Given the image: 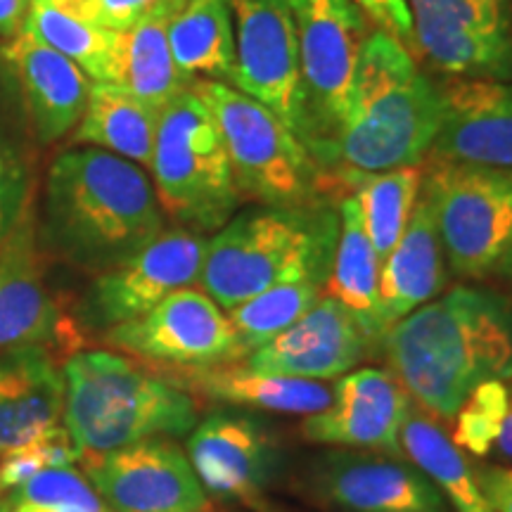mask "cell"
<instances>
[{
    "label": "cell",
    "mask_w": 512,
    "mask_h": 512,
    "mask_svg": "<svg viewBox=\"0 0 512 512\" xmlns=\"http://www.w3.org/2000/svg\"><path fill=\"white\" fill-rule=\"evenodd\" d=\"M380 344L415 406L448 422L479 384L512 377V304L453 287L387 328Z\"/></svg>",
    "instance_id": "cell-1"
},
{
    "label": "cell",
    "mask_w": 512,
    "mask_h": 512,
    "mask_svg": "<svg viewBox=\"0 0 512 512\" xmlns=\"http://www.w3.org/2000/svg\"><path fill=\"white\" fill-rule=\"evenodd\" d=\"M166 228L152 178L98 147H67L50 162L38 240L48 256L105 273Z\"/></svg>",
    "instance_id": "cell-2"
},
{
    "label": "cell",
    "mask_w": 512,
    "mask_h": 512,
    "mask_svg": "<svg viewBox=\"0 0 512 512\" xmlns=\"http://www.w3.org/2000/svg\"><path fill=\"white\" fill-rule=\"evenodd\" d=\"M444 95L399 38L375 29L363 43L337 133V162L358 174L420 166L437 140Z\"/></svg>",
    "instance_id": "cell-3"
},
{
    "label": "cell",
    "mask_w": 512,
    "mask_h": 512,
    "mask_svg": "<svg viewBox=\"0 0 512 512\" xmlns=\"http://www.w3.org/2000/svg\"><path fill=\"white\" fill-rule=\"evenodd\" d=\"M64 373V427L81 460L152 437H183L197 425L192 396L143 361L76 351Z\"/></svg>",
    "instance_id": "cell-4"
},
{
    "label": "cell",
    "mask_w": 512,
    "mask_h": 512,
    "mask_svg": "<svg viewBox=\"0 0 512 512\" xmlns=\"http://www.w3.org/2000/svg\"><path fill=\"white\" fill-rule=\"evenodd\" d=\"M339 214L328 204L264 207L235 214L209 238L200 273L202 292L230 311L287 280L328 283Z\"/></svg>",
    "instance_id": "cell-5"
},
{
    "label": "cell",
    "mask_w": 512,
    "mask_h": 512,
    "mask_svg": "<svg viewBox=\"0 0 512 512\" xmlns=\"http://www.w3.org/2000/svg\"><path fill=\"white\" fill-rule=\"evenodd\" d=\"M150 171L164 214L192 233H216L245 202L219 124L192 86L159 114Z\"/></svg>",
    "instance_id": "cell-6"
},
{
    "label": "cell",
    "mask_w": 512,
    "mask_h": 512,
    "mask_svg": "<svg viewBox=\"0 0 512 512\" xmlns=\"http://www.w3.org/2000/svg\"><path fill=\"white\" fill-rule=\"evenodd\" d=\"M219 124L240 195L264 207H309L325 190L323 166L268 107L221 81H192Z\"/></svg>",
    "instance_id": "cell-7"
},
{
    "label": "cell",
    "mask_w": 512,
    "mask_h": 512,
    "mask_svg": "<svg viewBox=\"0 0 512 512\" xmlns=\"http://www.w3.org/2000/svg\"><path fill=\"white\" fill-rule=\"evenodd\" d=\"M422 185L451 271L470 280L496 273L512 242V171L432 157Z\"/></svg>",
    "instance_id": "cell-8"
},
{
    "label": "cell",
    "mask_w": 512,
    "mask_h": 512,
    "mask_svg": "<svg viewBox=\"0 0 512 512\" xmlns=\"http://www.w3.org/2000/svg\"><path fill=\"white\" fill-rule=\"evenodd\" d=\"M299 64L313 126V157L335 164L356 60L370 36L368 19L354 0H290Z\"/></svg>",
    "instance_id": "cell-9"
},
{
    "label": "cell",
    "mask_w": 512,
    "mask_h": 512,
    "mask_svg": "<svg viewBox=\"0 0 512 512\" xmlns=\"http://www.w3.org/2000/svg\"><path fill=\"white\" fill-rule=\"evenodd\" d=\"M230 12L235 27L233 86L268 107L313 155L290 0H230Z\"/></svg>",
    "instance_id": "cell-10"
},
{
    "label": "cell",
    "mask_w": 512,
    "mask_h": 512,
    "mask_svg": "<svg viewBox=\"0 0 512 512\" xmlns=\"http://www.w3.org/2000/svg\"><path fill=\"white\" fill-rule=\"evenodd\" d=\"M102 339L159 368H211L245 361L226 311L195 287L171 292L140 318L102 332Z\"/></svg>",
    "instance_id": "cell-11"
},
{
    "label": "cell",
    "mask_w": 512,
    "mask_h": 512,
    "mask_svg": "<svg viewBox=\"0 0 512 512\" xmlns=\"http://www.w3.org/2000/svg\"><path fill=\"white\" fill-rule=\"evenodd\" d=\"M207 245V235L164 228L126 261L95 275L79 306L81 323L105 332L155 309L171 292L195 285Z\"/></svg>",
    "instance_id": "cell-12"
},
{
    "label": "cell",
    "mask_w": 512,
    "mask_h": 512,
    "mask_svg": "<svg viewBox=\"0 0 512 512\" xmlns=\"http://www.w3.org/2000/svg\"><path fill=\"white\" fill-rule=\"evenodd\" d=\"M415 50L456 79L512 76L508 0H406Z\"/></svg>",
    "instance_id": "cell-13"
},
{
    "label": "cell",
    "mask_w": 512,
    "mask_h": 512,
    "mask_svg": "<svg viewBox=\"0 0 512 512\" xmlns=\"http://www.w3.org/2000/svg\"><path fill=\"white\" fill-rule=\"evenodd\" d=\"M83 475L112 512H207L209 498L188 453L169 437H152L86 458Z\"/></svg>",
    "instance_id": "cell-14"
},
{
    "label": "cell",
    "mask_w": 512,
    "mask_h": 512,
    "mask_svg": "<svg viewBox=\"0 0 512 512\" xmlns=\"http://www.w3.org/2000/svg\"><path fill=\"white\" fill-rule=\"evenodd\" d=\"M48 254L38 240L34 202L17 228L0 242V349H57L79 342L76 323L50 292Z\"/></svg>",
    "instance_id": "cell-15"
},
{
    "label": "cell",
    "mask_w": 512,
    "mask_h": 512,
    "mask_svg": "<svg viewBox=\"0 0 512 512\" xmlns=\"http://www.w3.org/2000/svg\"><path fill=\"white\" fill-rule=\"evenodd\" d=\"M185 453L204 494L247 508L264 505L280 458L264 422L233 411L211 413L197 422Z\"/></svg>",
    "instance_id": "cell-16"
},
{
    "label": "cell",
    "mask_w": 512,
    "mask_h": 512,
    "mask_svg": "<svg viewBox=\"0 0 512 512\" xmlns=\"http://www.w3.org/2000/svg\"><path fill=\"white\" fill-rule=\"evenodd\" d=\"M332 403L306 415L302 437L311 444L373 448L403 458L399 432L411 408V396L401 382L380 368H361L332 384Z\"/></svg>",
    "instance_id": "cell-17"
},
{
    "label": "cell",
    "mask_w": 512,
    "mask_h": 512,
    "mask_svg": "<svg viewBox=\"0 0 512 512\" xmlns=\"http://www.w3.org/2000/svg\"><path fill=\"white\" fill-rule=\"evenodd\" d=\"M370 339L356 318L323 294L302 318L245 358L247 368L264 375L335 380L366 356Z\"/></svg>",
    "instance_id": "cell-18"
},
{
    "label": "cell",
    "mask_w": 512,
    "mask_h": 512,
    "mask_svg": "<svg viewBox=\"0 0 512 512\" xmlns=\"http://www.w3.org/2000/svg\"><path fill=\"white\" fill-rule=\"evenodd\" d=\"M318 491L344 512H446V498L418 467L387 453L335 451L318 465Z\"/></svg>",
    "instance_id": "cell-19"
},
{
    "label": "cell",
    "mask_w": 512,
    "mask_h": 512,
    "mask_svg": "<svg viewBox=\"0 0 512 512\" xmlns=\"http://www.w3.org/2000/svg\"><path fill=\"white\" fill-rule=\"evenodd\" d=\"M441 95L444 110L432 157L512 171V83L456 79Z\"/></svg>",
    "instance_id": "cell-20"
},
{
    "label": "cell",
    "mask_w": 512,
    "mask_h": 512,
    "mask_svg": "<svg viewBox=\"0 0 512 512\" xmlns=\"http://www.w3.org/2000/svg\"><path fill=\"white\" fill-rule=\"evenodd\" d=\"M27 107L31 131L43 145L72 136L93 81L76 64L24 29L3 48Z\"/></svg>",
    "instance_id": "cell-21"
},
{
    "label": "cell",
    "mask_w": 512,
    "mask_h": 512,
    "mask_svg": "<svg viewBox=\"0 0 512 512\" xmlns=\"http://www.w3.org/2000/svg\"><path fill=\"white\" fill-rule=\"evenodd\" d=\"M64 373L46 347L0 356V456L46 439L64 425Z\"/></svg>",
    "instance_id": "cell-22"
},
{
    "label": "cell",
    "mask_w": 512,
    "mask_h": 512,
    "mask_svg": "<svg viewBox=\"0 0 512 512\" xmlns=\"http://www.w3.org/2000/svg\"><path fill=\"white\" fill-rule=\"evenodd\" d=\"M152 368L190 396L268 413L313 415L328 408L335 394L328 382L256 373L245 361L211 368Z\"/></svg>",
    "instance_id": "cell-23"
},
{
    "label": "cell",
    "mask_w": 512,
    "mask_h": 512,
    "mask_svg": "<svg viewBox=\"0 0 512 512\" xmlns=\"http://www.w3.org/2000/svg\"><path fill=\"white\" fill-rule=\"evenodd\" d=\"M446 287V256L425 185L406 230L380 266V306L387 328L432 302Z\"/></svg>",
    "instance_id": "cell-24"
},
{
    "label": "cell",
    "mask_w": 512,
    "mask_h": 512,
    "mask_svg": "<svg viewBox=\"0 0 512 512\" xmlns=\"http://www.w3.org/2000/svg\"><path fill=\"white\" fill-rule=\"evenodd\" d=\"M339 233L323 294L335 299L361 325L370 342H380L387 325L380 306V256L370 242L354 195L339 202Z\"/></svg>",
    "instance_id": "cell-25"
},
{
    "label": "cell",
    "mask_w": 512,
    "mask_h": 512,
    "mask_svg": "<svg viewBox=\"0 0 512 512\" xmlns=\"http://www.w3.org/2000/svg\"><path fill=\"white\" fill-rule=\"evenodd\" d=\"M159 114L117 83H93L69 147H98L150 171Z\"/></svg>",
    "instance_id": "cell-26"
},
{
    "label": "cell",
    "mask_w": 512,
    "mask_h": 512,
    "mask_svg": "<svg viewBox=\"0 0 512 512\" xmlns=\"http://www.w3.org/2000/svg\"><path fill=\"white\" fill-rule=\"evenodd\" d=\"M169 46L185 79L233 86L235 27L230 0H185L169 22Z\"/></svg>",
    "instance_id": "cell-27"
},
{
    "label": "cell",
    "mask_w": 512,
    "mask_h": 512,
    "mask_svg": "<svg viewBox=\"0 0 512 512\" xmlns=\"http://www.w3.org/2000/svg\"><path fill=\"white\" fill-rule=\"evenodd\" d=\"M185 0H171L124 31V67L117 86L162 112L192 83L178 72L169 46V22Z\"/></svg>",
    "instance_id": "cell-28"
},
{
    "label": "cell",
    "mask_w": 512,
    "mask_h": 512,
    "mask_svg": "<svg viewBox=\"0 0 512 512\" xmlns=\"http://www.w3.org/2000/svg\"><path fill=\"white\" fill-rule=\"evenodd\" d=\"M401 451L458 512H494L486 505L475 479V467L448 434L422 413L415 403L408 408L399 432Z\"/></svg>",
    "instance_id": "cell-29"
},
{
    "label": "cell",
    "mask_w": 512,
    "mask_h": 512,
    "mask_svg": "<svg viewBox=\"0 0 512 512\" xmlns=\"http://www.w3.org/2000/svg\"><path fill=\"white\" fill-rule=\"evenodd\" d=\"M24 29L69 57L93 83H119L124 67V31H110L53 8L48 0H31Z\"/></svg>",
    "instance_id": "cell-30"
},
{
    "label": "cell",
    "mask_w": 512,
    "mask_h": 512,
    "mask_svg": "<svg viewBox=\"0 0 512 512\" xmlns=\"http://www.w3.org/2000/svg\"><path fill=\"white\" fill-rule=\"evenodd\" d=\"M342 183L349 185L361 211L363 226L377 256L384 261L406 230L422 188L420 166L382 171V174H358L344 171Z\"/></svg>",
    "instance_id": "cell-31"
},
{
    "label": "cell",
    "mask_w": 512,
    "mask_h": 512,
    "mask_svg": "<svg viewBox=\"0 0 512 512\" xmlns=\"http://www.w3.org/2000/svg\"><path fill=\"white\" fill-rule=\"evenodd\" d=\"M323 290L325 280L318 278L287 280L226 311L245 358L302 318L323 297Z\"/></svg>",
    "instance_id": "cell-32"
},
{
    "label": "cell",
    "mask_w": 512,
    "mask_h": 512,
    "mask_svg": "<svg viewBox=\"0 0 512 512\" xmlns=\"http://www.w3.org/2000/svg\"><path fill=\"white\" fill-rule=\"evenodd\" d=\"M510 392L503 380L482 382L458 408L453 422V441L472 456H489L501 434L508 413Z\"/></svg>",
    "instance_id": "cell-33"
},
{
    "label": "cell",
    "mask_w": 512,
    "mask_h": 512,
    "mask_svg": "<svg viewBox=\"0 0 512 512\" xmlns=\"http://www.w3.org/2000/svg\"><path fill=\"white\" fill-rule=\"evenodd\" d=\"M76 460H81V451L69 437L67 427L62 425L50 437L3 456L0 489H15V486L38 475V472L50 470V467H72Z\"/></svg>",
    "instance_id": "cell-34"
},
{
    "label": "cell",
    "mask_w": 512,
    "mask_h": 512,
    "mask_svg": "<svg viewBox=\"0 0 512 512\" xmlns=\"http://www.w3.org/2000/svg\"><path fill=\"white\" fill-rule=\"evenodd\" d=\"M31 174L24 159L0 136V242H3L31 207Z\"/></svg>",
    "instance_id": "cell-35"
},
{
    "label": "cell",
    "mask_w": 512,
    "mask_h": 512,
    "mask_svg": "<svg viewBox=\"0 0 512 512\" xmlns=\"http://www.w3.org/2000/svg\"><path fill=\"white\" fill-rule=\"evenodd\" d=\"M57 10L110 31H128L171 0H48Z\"/></svg>",
    "instance_id": "cell-36"
},
{
    "label": "cell",
    "mask_w": 512,
    "mask_h": 512,
    "mask_svg": "<svg viewBox=\"0 0 512 512\" xmlns=\"http://www.w3.org/2000/svg\"><path fill=\"white\" fill-rule=\"evenodd\" d=\"M358 10L366 15L370 24L377 29L387 31L394 38L406 46L408 50H415V36H413V19L408 12L406 0H354Z\"/></svg>",
    "instance_id": "cell-37"
},
{
    "label": "cell",
    "mask_w": 512,
    "mask_h": 512,
    "mask_svg": "<svg viewBox=\"0 0 512 512\" xmlns=\"http://www.w3.org/2000/svg\"><path fill=\"white\" fill-rule=\"evenodd\" d=\"M475 479L491 510L512 512V467L482 465L475 470Z\"/></svg>",
    "instance_id": "cell-38"
},
{
    "label": "cell",
    "mask_w": 512,
    "mask_h": 512,
    "mask_svg": "<svg viewBox=\"0 0 512 512\" xmlns=\"http://www.w3.org/2000/svg\"><path fill=\"white\" fill-rule=\"evenodd\" d=\"M31 0H0V38H17L24 31Z\"/></svg>",
    "instance_id": "cell-39"
},
{
    "label": "cell",
    "mask_w": 512,
    "mask_h": 512,
    "mask_svg": "<svg viewBox=\"0 0 512 512\" xmlns=\"http://www.w3.org/2000/svg\"><path fill=\"white\" fill-rule=\"evenodd\" d=\"M0 512H112V510H88L81 505H69V503H29L19 501L15 496L5 498V503L0 505Z\"/></svg>",
    "instance_id": "cell-40"
},
{
    "label": "cell",
    "mask_w": 512,
    "mask_h": 512,
    "mask_svg": "<svg viewBox=\"0 0 512 512\" xmlns=\"http://www.w3.org/2000/svg\"><path fill=\"white\" fill-rule=\"evenodd\" d=\"M494 448H496L498 456H501L503 460H508V463H512V394H510V403H508V413H505L501 434H498Z\"/></svg>",
    "instance_id": "cell-41"
},
{
    "label": "cell",
    "mask_w": 512,
    "mask_h": 512,
    "mask_svg": "<svg viewBox=\"0 0 512 512\" xmlns=\"http://www.w3.org/2000/svg\"><path fill=\"white\" fill-rule=\"evenodd\" d=\"M496 273L503 275V278H510L512 280V242H510L508 252L503 254V259H501V264H498Z\"/></svg>",
    "instance_id": "cell-42"
}]
</instances>
